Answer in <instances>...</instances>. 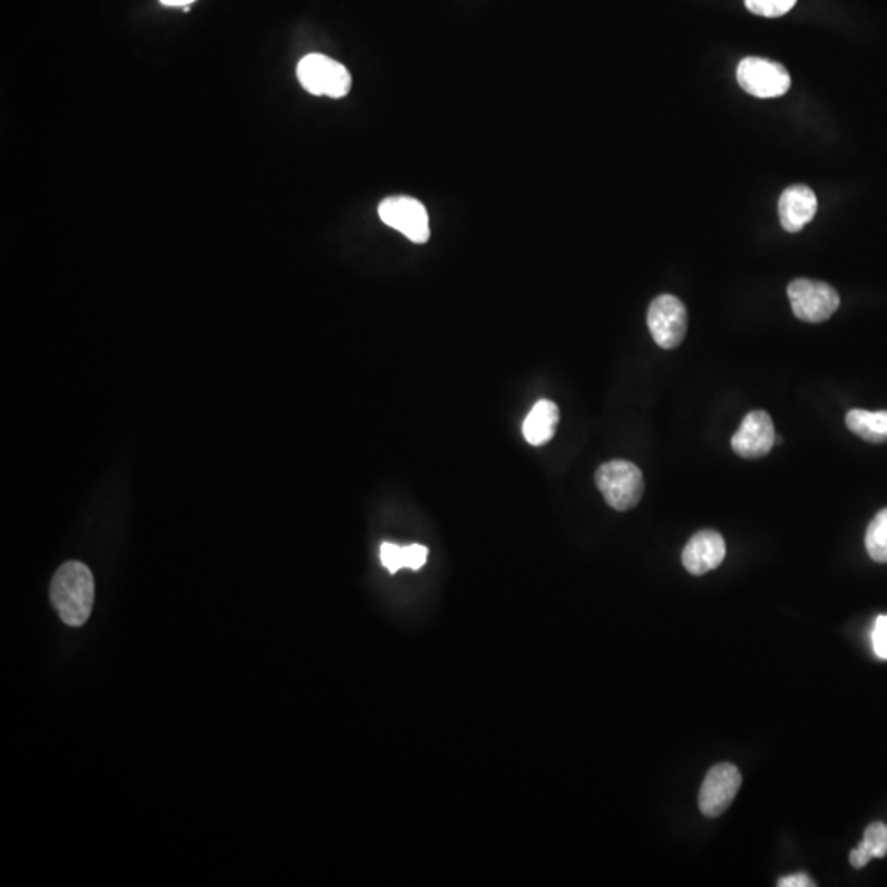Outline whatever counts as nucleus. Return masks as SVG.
<instances>
[{
  "label": "nucleus",
  "instance_id": "obj_1",
  "mask_svg": "<svg viewBox=\"0 0 887 887\" xmlns=\"http://www.w3.org/2000/svg\"><path fill=\"white\" fill-rule=\"evenodd\" d=\"M50 597L66 625H85L95 605V577L89 567L76 561L64 564L51 581Z\"/></svg>",
  "mask_w": 887,
  "mask_h": 887
},
{
  "label": "nucleus",
  "instance_id": "obj_2",
  "mask_svg": "<svg viewBox=\"0 0 887 887\" xmlns=\"http://www.w3.org/2000/svg\"><path fill=\"white\" fill-rule=\"evenodd\" d=\"M595 484L606 504L616 511H628L643 498V474L628 460L616 459L603 464L595 474Z\"/></svg>",
  "mask_w": 887,
  "mask_h": 887
},
{
  "label": "nucleus",
  "instance_id": "obj_3",
  "mask_svg": "<svg viewBox=\"0 0 887 887\" xmlns=\"http://www.w3.org/2000/svg\"><path fill=\"white\" fill-rule=\"evenodd\" d=\"M298 79L308 92L341 99L352 89V76L339 61L324 55H308L298 64Z\"/></svg>",
  "mask_w": 887,
  "mask_h": 887
},
{
  "label": "nucleus",
  "instance_id": "obj_4",
  "mask_svg": "<svg viewBox=\"0 0 887 887\" xmlns=\"http://www.w3.org/2000/svg\"><path fill=\"white\" fill-rule=\"evenodd\" d=\"M789 300L796 318L803 322L827 321L840 308L837 290L828 283L816 280L797 279L788 286Z\"/></svg>",
  "mask_w": 887,
  "mask_h": 887
},
{
  "label": "nucleus",
  "instance_id": "obj_5",
  "mask_svg": "<svg viewBox=\"0 0 887 887\" xmlns=\"http://www.w3.org/2000/svg\"><path fill=\"white\" fill-rule=\"evenodd\" d=\"M737 79L748 95L760 99L784 96L791 89L788 69L766 58H744L738 65Z\"/></svg>",
  "mask_w": 887,
  "mask_h": 887
},
{
  "label": "nucleus",
  "instance_id": "obj_6",
  "mask_svg": "<svg viewBox=\"0 0 887 887\" xmlns=\"http://www.w3.org/2000/svg\"><path fill=\"white\" fill-rule=\"evenodd\" d=\"M688 310L672 294H661L647 310V328L661 349L679 348L688 334Z\"/></svg>",
  "mask_w": 887,
  "mask_h": 887
},
{
  "label": "nucleus",
  "instance_id": "obj_7",
  "mask_svg": "<svg viewBox=\"0 0 887 887\" xmlns=\"http://www.w3.org/2000/svg\"><path fill=\"white\" fill-rule=\"evenodd\" d=\"M379 216L383 224L401 232L415 244H426L431 237L428 211L415 197H387L380 203Z\"/></svg>",
  "mask_w": 887,
  "mask_h": 887
},
{
  "label": "nucleus",
  "instance_id": "obj_8",
  "mask_svg": "<svg viewBox=\"0 0 887 887\" xmlns=\"http://www.w3.org/2000/svg\"><path fill=\"white\" fill-rule=\"evenodd\" d=\"M741 788V772L730 762H720L706 772L699 793L700 812L705 817H719L733 802Z\"/></svg>",
  "mask_w": 887,
  "mask_h": 887
},
{
  "label": "nucleus",
  "instance_id": "obj_9",
  "mask_svg": "<svg viewBox=\"0 0 887 887\" xmlns=\"http://www.w3.org/2000/svg\"><path fill=\"white\" fill-rule=\"evenodd\" d=\"M776 444L774 425L766 411H753L744 416L740 429L731 438V447L743 459H761L771 452Z\"/></svg>",
  "mask_w": 887,
  "mask_h": 887
},
{
  "label": "nucleus",
  "instance_id": "obj_10",
  "mask_svg": "<svg viewBox=\"0 0 887 887\" xmlns=\"http://www.w3.org/2000/svg\"><path fill=\"white\" fill-rule=\"evenodd\" d=\"M727 556L725 539L717 532H700L692 536L682 553V564L692 575L717 569Z\"/></svg>",
  "mask_w": 887,
  "mask_h": 887
},
{
  "label": "nucleus",
  "instance_id": "obj_11",
  "mask_svg": "<svg viewBox=\"0 0 887 887\" xmlns=\"http://www.w3.org/2000/svg\"><path fill=\"white\" fill-rule=\"evenodd\" d=\"M817 196L809 186H791L782 193L779 199V220L784 231H802L806 224L813 220L817 213Z\"/></svg>",
  "mask_w": 887,
  "mask_h": 887
},
{
  "label": "nucleus",
  "instance_id": "obj_12",
  "mask_svg": "<svg viewBox=\"0 0 887 887\" xmlns=\"http://www.w3.org/2000/svg\"><path fill=\"white\" fill-rule=\"evenodd\" d=\"M559 408L549 400H540L533 407L523 422V436L532 446H543L556 435L559 425Z\"/></svg>",
  "mask_w": 887,
  "mask_h": 887
},
{
  "label": "nucleus",
  "instance_id": "obj_13",
  "mask_svg": "<svg viewBox=\"0 0 887 887\" xmlns=\"http://www.w3.org/2000/svg\"><path fill=\"white\" fill-rule=\"evenodd\" d=\"M428 547L421 544H411L408 547L398 546L393 543H383L380 546V561L384 569L390 574L408 567V569L419 571L428 561Z\"/></svg>",
  "mask_w": 887,
  "mask_h": 887
},
{
  "label": "nucleus",
  "instance_id": "obj_14",
  "mask_svg": "<svg viewBox=\"0 0 887 887\" xmlns=\"http://www.w3.org/2000/svg\"><path fill=\"white\" fill-rule=\"evenodd\" d=\"M847 426L865 441L887 442V411L851 410L847 415Z\"/></svg>",
  "mask_w": 887,
  "mask_h": 887
},
{
  "label": "nucleus",
  "instance_id": "obj_15",
  "mask_svg": "<svg viewBox=\"0 0 887 887\" xmlns=\"http://www.w3.org/2000/svg\"><path fill=\"white\" fill-rule=\"evenodd\" d=\"M887 856V825L875 822L865 830V838L856 850L850 854L854 868H865L873 858Z\"/></svg>",
  "mask_w": 887,
  "mask_h": 887
},
{
  "label": "nucleus",
  "instance_id": "obj_16",
  "mask_svg": "<svg viewBox=\"0 0 887 887\" xmlns=\"http://www.w3.org/2000/svg\"><path fill=\"white\" fill-rule=\"evenodd\" d=\"M865 544L875 563L887 564V508L881 509L869 523Z\"/></svg>",
  "mask_w": 887,
  "mask_h": 887
},
{
  "label": "nucleus",
  "instance_id": "obj_17",
  "mask_svg": "<svg viewBox=\"0 0 887 887\" xmlns=\"http://www.w3.org/2000/svg\"><path fill=\"white\" fill-rule=\"evenodd\" d=\"M797 0H744L750 12L768 17V19L786 16V13L791 12Z\"/></svg>",
  "mask_w": 887,
  "mask_h": 887
},
{
  "label": "nucleus",
  "instance_id": "obj_18",
  "mask_svg": "<svg viewBox=\"0 0 887 887\" xmlns=\"http://www.w3.org/2000/svg\"><path fill=\"white\" fill-rule=\"evenodd\" d=\"M873 646L881 660H887V615L879 616L873 630Z\"/></svg>",
  "mask_w": 887,
  "mask_h": 887
},
{
  "label": "nucleus",
  "instance_id": "obj_19",
  "mask_svg": "<svg viewBox=\"0 0 887 887\" xmlns=\"http://www.w3.org/2000/svg\"><path fill=\"white\" fill-rule=\"evenodd\" d=\"M779 887H812L816 886V883L809 878V876L803 875V873H797V875L786 876V878L779 879L778 883Z\"/></svg>",
  "mask_w": 887,
  "mask_h": 887
},
{
  "label": "nucleus",
  "instance_id": "obj_20",
  "mask_svg": "<svg viewBox=\"0 0 887 887\" xmlns=\"http://www.w3.org/2000/svg\"><path fill=\"white\" fill-rule=\"evenodd\" d=\"M159 2L166 7H186L191 6L193 2H196V0H159Z\"/></svg>",
  "mask_w": 887,
  "mask_h": 887
}]
</instances>
